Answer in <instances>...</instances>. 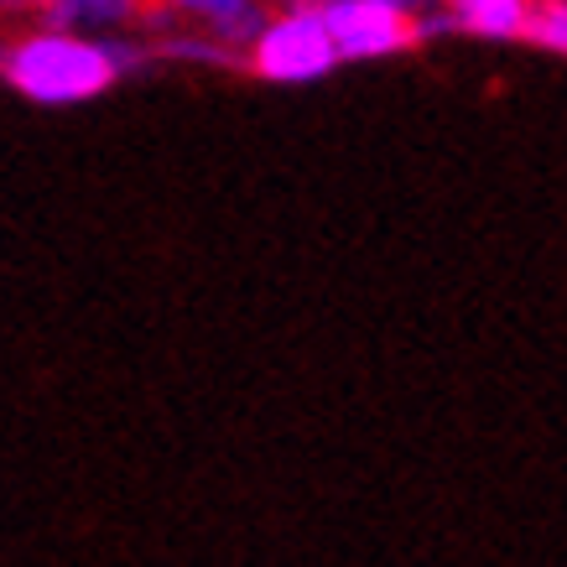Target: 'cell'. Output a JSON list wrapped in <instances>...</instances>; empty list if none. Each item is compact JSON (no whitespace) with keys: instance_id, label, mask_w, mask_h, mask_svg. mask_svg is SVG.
<instances>
[{"instance_id":"30bf717a","label":"cell","mask_w":567,"mask_h":567,"mask_svg":"<svg viewBox=\"0 0 567 567\" xmlns=\"http://www.w3.org/2000/svg\"><path fill=\"white\" fill-rule=\"evenodd\" d=\"M406 6H416V11H427V6H437V0H406Z\"/></svg>"},{"instance_id":"3957f363","label":"cell","mask_w":567,"mask_h":567,"mask_svg":"<svg viewBox=\"0 0 567 567\" xmlns=\"http://www.w3.org/2000/svg\"><path fill=\"white\" fill-rule=\"evenodd\" d=\"M333 32V48L344 63H370V58H395L422 42V11L406 0H323L318 6Z\"/></svg>"},{"instance_id":"52a82bcc","label":"cell","mask_w":567,"mask_h":567,"mask_svg":"<svg viewBox=\"0 0 567 567\" xmlns=\"http://www.w3.org/2000/svg\"><path fill=\"white\" fill-rule=\"evenodd\" d=\"M520 37H526L532 48H547V52H563L567 58V0H536Z\"/></svg>"},{"instance_id":"6da1fadb","label":"cell","mask_w":567,"mask_h":567,"mask_svg":"<svg viewBox=\"0 0 567 567\" xmlns=\"http://www.w3.org/2000/svg\"><path fill=\"white\" fill-rule=\"evenodd\" d=\"M125 63H131L125 42H100V37L69 32V27H48V32L21 37L0 58V73L32 104H84L100 100L125 73Z\"/></svg>"},{"instance_id":"277c9868","label":"cell","mask_w":567,"mask_h":567,"mask_svg":"<svg viewBox=\"0 0 567 567\" xmlns=\"http://www.w3.org/2000/svg\"><path fill=\"white\" fill-rule=\"evenodd\" d=\"M437 6L447 11V21H453L458 32L511 42V37L526 32V17H532L536 0H437Z\"/></svg>"},{"instance_id":"5b68a950","label":"cell","mask_w":567,"mask_h":567,"mask_svg":"<svg viewBox=\"0 0 567 567\" xmlns=\"http://www.w3.org/2000/svg\"><path fill=\"white\" fill-rule=\"evenodd\" d=\"M52 27L69 32H100V27H125L146 11V0H42Z\"/></svg>"},{"instance_id":"ba28073f","label":"cell","mask_w":567,"mask_h":567,"mask_svg":"<svg viewBox=\"0 0 567 567\" xmlns=\"http://www.w3.org/2000/svg\"><path fill=\"white\" fill-rule=\"evenodd\" d=\"M162 11H173V17H193V21H214L224 11H235L240 0H156Z\"/></svg>"},{"instance_id":"9c48e42d","label":"cell","mask_w":567,"mask_h":567,"mask_svg":"<svg viewBox=\"0 0 567 567\" xmlns=\"http://www.w3.org/2000/svg\"><path fill=\"white\" fill-rule=\"evenodd\" d=\"M271 6H281V11H302V6H323V0H271Z\"/></svg>"},{"instance_id":"7a4b0ae2","label":"cell","mask_w":567,"mask_h":567,"mask_svg":"<svg viewBox=\"0 0 567 567\" xmlns=\"http://www.w3.org/2000/svg\"><path fill=\"white\" fill-rule=\"evenodd\" d=\"M245 58H250V73L271 79V84H312V79H323V73H333L344 63L318 6L276 11Z\"/></svg>"},{"instance_id":"8992f818","label":"cell","mask_w":567,"mask_h":567,"mask_svg":"<svg viewBox=\"0 0 567 567\" xmlns=\"http://www.w3.org/2000/svg\"><path fill=\"white\" fill-rule=\"evenodd\" d=\"M266 21H271L266 0H240L235 11H224V17L208 21V37H214L219 48H240V52H250V48H256V37L266 32Z\"/></svg>"}]
</instances>
